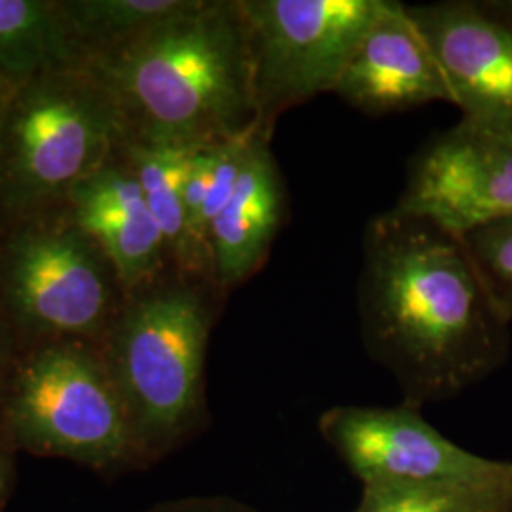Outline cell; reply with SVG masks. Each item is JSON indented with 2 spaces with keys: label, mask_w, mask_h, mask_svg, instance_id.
<instances>
[{
  "label": "cell",
  "mask_w": 512,
  "mask_h": 512,
  "mask_svg": "<svg viewBox=\"0 0 512 512\" xmlns=\"http://www.w3.org/2000/svg\"><path fill=\"white\" fill-rule=\"evenodd\" d=\"M359 321L366 353L418 410L486 380L511 348V319L463 238L395 205L366 224Z\"/></svg>",
  "instance_id": "obj_1"
},
{
  "label": "cell",
  "mask_w": 512,
  "mask_h": 512,
  "mask_svg": "<svg viewBox=\"0 0 512 512\" xmlns=\"http://www.w3.org/2000/svg\"><path fill=\"white\" fill-rule=\"evenodd\" d=\"M86 67L118 110L124 145L202 150L258 124L239 0H190L173 18L93 55Z\"/></svg>",
  "instance_id": "obj_2"
},
{
  "label": "cell",
  "mask_w": 512,
  "mask_h": 512,
  "mask_svg": "<svg viewBox=\"0 0 512 512\" xmlns=\"http://www.w3.org/2000/svg\"><path fill=\"white\" fill-rule=\"evenodd\" d=\"M213 281L169 268L128 294L114 321L110 374L120 389L135 442L167 450L203 414V368L215 321Z\"/></svg>",
  "instance_id": "obj_3"
},
{
  "label": "cell",
  "mask_w": 512,
  "mask_h": 512,
  "mask_svg": "<svg viewBox=\"0 0 512 512\" xmlns=\"http://www.w3.org/2000/svg\"><path fill=\"white\" fill-rule=\"evenodd\" d=\"M122 145L118 110L86 65L19 84L0 122V207L40 215L67 202Z\"/></svg>",
  "instance_id": "obj_4"
},
{
  "label": "cell",
  "mask_w": 512,
  "mask_h": 512,
  "mask_svg": "<svg viewBox=\"0 0 512 512\" xmlns=\"http://www.w3.org/2000/svg\"><path fill=\"white\" fill-rule=\"evenodd\" d=\"M391 0H239L249 27L258 124L332 93Z\"/></svg>",
  "instance_id": "obj_5"
},
{
  "label": "cell",
  "mask_w": 512,
  "mask_h": 512,
  "mask_svg": "<svg viewBox=\"0 0 512 512\" xmlns=\"http://www.w3.org/2000/svg\"><path fill=\"white\" fill-rule=\"evenodd\" d=\"M2 289L27 329L88 336L116 321L122 285L109 258L69 213L29 220L2 256Z\"/></svg>",
  "instance_id": "obj_6"
},
{
  "label": "cell",
  "mask_w": 512,
  "mask_h": 512,
  "mask_svg": "<svg viewBox=\"0 0 512 512\" xmlns=\"http://www.w3.org/2000/svg\"><path fill=\"white\" fill-rule=\"evenodd\" d=\"M317 429L361 486L512 480V461L461 448L408 404H336L319 416Z\"/></svg>",
  "instance_id": "obj_7"
},
{
  "label": "cell",
  "mask_w": 512,
  "mask_h": 512,
  "mask_svg": "<svg viewBox=\"0 0 512 512\" xmlns=\"http://www.w3.org/2000/svg\"><path fill=\"white\" fill-rule=\"evenodd\" d=\"M12 421L25 439L80 458H118L135 442L110 370L71 346L44 349L25 366Z\"/></svg>",
  "instance_id": "obj_8"
},
{
  "label": "cell",
  "mask_w": 512,
  "mask_h": 512,
  "mask_svg": "<svg viewBox=\"0 0 512 512\" xmlns=\"http://www.w3.org/2000/svg\"><path fill=\"white\" fill-rule=\"evenodd\" d=\"M397 209L463 236L512 219V122L461 118L421 148Z\"/></svg>",
  "instance_id": "obj_9"
},
{
  "label": "cell",
  "mask_w": 512,
  "mask_h": 512,
  "mask_svg": "<svg viewBox=\"0 0 512 512\" xmlns=\"http://www.w3.org/2000/svg\"><path fill=\"white\" fill-rule=\"evenodd\" d=\"M439 61L463 118L512 122V23L488 4L406 6Z\"/></svg>",
  "instance_id": "obj_10"
},
{
  "label": "cell",
  "mask_w": 512,
  "mask_h": 512,
  "mask_svg": "<svg viewBox=\"0 0 512 512\" xmlns=\"http://www.w3.org/2000/svg\"><path fill=\"white\" fill-rule=\"evenodd\" d=\"M332 93L366 114L452 103L431 46L403 2L395 0L361 40Z\"/></svg>",
  "instance_id": "obj_11"
},
{
  "label": "cell",
  "mask_w": 512,
  "mask_h": 512,
  "mask_svg": "<svg viewBox=\"0 0 512 512\" xmlns=\"http://www.w3.org/2000/svg\"><path fill=\"white\" fill-rule=\"evenodd\" d=\"M65 203L71 219L109 258L126 296L171 268L160 226L120 152L78 184Z\"/></svg>",
  "instance_id": "obj_12"
},
{
  "label": "cell",
  "mask_w": 512,
  "mask_h": 512,
  "mask_svg": "<svg viewBox=\"0 0 512 512\" xmlns=\"http://www.w3.org/2000/svg\"><path fill=\"white\" fill-rule=\"evenodd\" d=\"M272 137L270 129L258 133L232 196L209 228L211 274L222 294L264 268L287 219V188Z\"/></svg>",
  "instance_id": "obj_13"
},
{
  "label": "cell",
  "mask_w": 512,
  "mask_h": 512,
  "mask_svg": "<svg viewBox=\"0 0 512 512\" xmlns=\"http://www.w3.org/2000/svg\"><path fill=\"white\" fill-rule=\"evenodd\" d=\"M86 63L61 2L0 0V76L10 84Z\"/></svg>",
  "instance_id": "obj_14"
},
{
  "label": "cell",
  "mask_w": 512,
  "mask_h": 512,
  "mask_svg": "<svg viewBox=\"0 0 512 512\" xmlns=\"http://www.w3.org/2000/svg\"><path fill=\"white\" fill-rule=\"evenodd\" d=\"M192 152L196 150L133 143L120 148V154L141 184L150 213L160 226L171 268L179 274L213 281L207 258L190 236L184 211V173Z\"/></svg>",
  "instance_id": "obj_15"
},
{
  "label": "cell",
  "mask_w": 512,
  "mask_h": 512,
  "mask_svg": "<svg viewBox=\"0 0 512 512\" xmlns=\"http://www.w3.org/2000/svg\"><path fill=\"white\" fill-rule=\"evenodd\" d=\"M61 4L90 59L173 18L190 0H65Z\"/></svg>",
  "instance_id": "obj_16"
},
{
  "label": "cell",
  "mask_w": 512,
  "mask_h": 512,
  "mask_svg": "<svg viewBox=\"0 0 512 512\" xmlns=\"http://www.w3.org/2000/svg\"><path fill=\"white\" fill-rule=\"evenodd\" d=\"M353 512H512V480L492 484H365Z\"/></svg>",
  "instance_id": "obj_17"
},
{
  "label": "cell",
  "mask_w": 512,
  "mask_h": 512,
  "mask_svg": "<svg viewBox=\"0 0 512 512\" xmlns=\"http://www.w3.org/2000/svg\"><path fill=\"white\" fill-rule=\"evenodd\" d=\"M461 238L495 302L512 321V219L480 226Z\"/></svg>",
  "instance_id": "obj_18"
},
{
  "label": "cell",
  "mask_w": 512,
  "mask_h": 512,
  "mask_svg": "<svg viewBox=\"0 0 512 512\" xmlns=\"http://www.w3.org/2000/svg\"><path fill=\"white\" fill-rule=\"evenodd\" d=\"M156 512H260L247 505L226 499H202V501H184L177 505H169Z\"/></svg>",
  "instance_id": "obj_19"
},
{
  "label": "cell",
  "mask_w": 512,
  "mask_h": 512,
  "mask_svg": "<svg viewBox=\"0 0 512 512\" xmlns=\"http://www.w3.org/2000/svg\"><path fill=\"white\" fill-rule=\"evenodd\" d=\"M14 84H10L6 78H2L0 76V122H2V116H4V110H6V105H8V101H10V95L14 92Z\"/></svg>",
  "instance_id": "obj_20"
},
{
  "label": "cell",
  "mask_w": 512,
  "mask_h": 512,
  "mask_svg": "<svg viewBox=\"0 0 512 512\" xmlns=\"http://www.w3.org/2000/svg\"><path fill=\"white\" fill-rule=\"evenodd\" d=\"M495 14H499L501 18L507 19L512 23V2H492L488 4Z\"/></svg>",
  "instance_id": "obj_21"
}]
</instances>
